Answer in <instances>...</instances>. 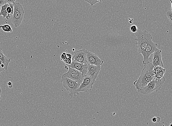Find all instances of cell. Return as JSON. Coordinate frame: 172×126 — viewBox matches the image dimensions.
Listing matches in <instances>:
<instances>
[{
  "mask_svg": "<svg viewBox=\"0 0 172 126\" xmlns=\"http://www.w3.org/2000/svg\"><path fill=\"white\" fill-rule=\"evenodd\" d=\"M166 16L170 22L172 23V12L171 11H168L167 12Z\"/></svg>",
  "mask_w": 172,
  "mask_h": 126,
  "instance_id": "d6986e66",
  "label": "cell"
},
{
  "mask_svg": "<svg viewBox=\"0 0 172 126\" xmlns=\"http://www.w3.org/2000/svg\"><path fill=\"white\" fill-rule=\"evenodd\" d=\"M60 81L62 83L63 87L69 93V96L71 98L73 97H76L79 94V92L78 91L81 85L79 83L66 78L63 75Z\"/></svg>",
  "mask_w": 172,
  "mask_h": 126,
  "instance_id": "3957f363",
  "label": "cell"
},
{
  "mask_svg": "<svg viewBox=\"0 0 172 126\" xmlns=\"http://www.w3.org/2000/svg\"><path fill=\"white\" fill-rule=\"evenodd\" d=\"M170 2L171 4V11L172 12V0H170Z\"/></svg>",
  "mask_w": 172,
  "mask_h": 126,
  "instance_id": "83f0119b",
  "label": "cell"
},
{
  "mask_svg": "<svg viewBox=\"0 0 172 126\" xmlns=\"http://www.w3.org/2000/svg\"><path fill=\"white\" fill-rule=\"evenodd\" d=\"M25 14L24 10L22 5L19 3H14V11L12 19V23L15 28L21 24Z\"/></svg>",
  "mask_w": 172,
  "mask_h": 126,
  "instance_id": "5b68a950",
  "label": "cell"
},
{
  "mask_svg": "<svg viewBox=\"0 0 172 126\" xmlns=\"http://www.w3.org/2000/svg\"><path fill=\"white\" fill-rule=\"evenodd\" d=\"M154 67L151 62L144 65L139 78L133 82L137 91L144 87L155 78L153 71Z\"/></svg>",
  "mask_w": 172,
  "mask_h": 126,
  "instance_id": "6da1fadb",
  "label": "cell"
},
{
  "mask_svg": "<svg viewBox=\"0 0 172 126\" xmlns=\"http://www.w3.org/2000/svg\"><path fill=\"white\" fill-rule=\"evenodd\" d=\"M85 1L86 2L89 3L91 6H93L94 5L96 4V3L99 2L97 0H85Z\"/></svg>",
  "mask_w": 172,
  "mask_h": 126,
  "instance_id": "ffe728a7",
  "label": "cell"
},
{
  "mask_svg": "<svg viewBox=\"0 0 172 126\" xmlns=\"http://www.w3.org/2000/svg\"><path fill=\"white\" fill-rule=\"evenodd\" d=\"M97 1H98L99 2H101V0H97Z\"/></svg>",
  "mask_w": 172,
  "mask_h": 126,
  "instance_id": "f1b7e54d",
  "label": "cell"
},
{
  "mask_svg": "<svg viewBox=\"0 0 172 126\" xmlns=\"http://www.w3.org/2000/svg\"><path fill=\"white\" fill-rule=\"evenodd\" d=\"M157 44L152 41L148 44L142 54L143 57V64L145 65L150 62V56L157 50Z\"/></svg>",
  "mask_w": 172,
  "mask_h": 126,
  "instance_id": "52a82bcc",
  "label": "cell"
},
{
  "mask_svg": "<svg viewBox=\"0 0 172 126\" xmlns=\"http://www.w3.org/2000/svg\"><path fill=\"white\" fill-rule=\"evenodd\" d=\"M161 53H162L161 50L157 48L155 52L152 54L153 59H152V61L150 62H152L154 67L160 66V67L163 68L164 65L162 62Z\"/></svg>",
  "mask_w": 172,
  "mask_h": 126,
  "instance_id": "7c38bea8",
  "label": "cell"
},
{
  "mask_svg": "<svg viewBox=\"0 0 172 126\" xmlns=\"http://www.w3.org/2000/svg\"><path fill=\"white\" fill-rule=\"evenodd\" d=\"M0 59L4 65L6 71L8 70L9 64L11 61V59L6 56L3 54L2 48H0Z\"/></svg>",
  "mask_w": 172,
  "mask_h": 126,
  "instance_id": "9a60e30c",
  "label": "cell"
},
{
  "mask_svg": "<svg viewBox=\"0 0 172 126\" xmlns=\"http://www.w3.org/2000/svg\"><path fill=\"white\" fill-rule=\"evenodd\" d=\"M5 3H6V2H5V0H0V5L1 6H3Z\"/></svg>",
  "mask_w": 172,
  "mask_h": 126,
  "instance_id": "d4e9b609",
  "label": "cell"
},
{
  "mask_svg": "<svg viewBox=\"0 0 172 126\" xmlns=\"http://www.w3.org/2000/svg\"><path fill=\"white\" fill-rule=\"evenodd\" d=\"M87 59L88 64L98 67H101L104 62V61L100 59L96 54L88 51L87 53Z\"/></svg>",
  "mask_w": 172,
  "mask_h": 126,
  "instance_id": "30bf717a",
  "label": "cell"
},
{
  "mask_svg": "<svg viewBox=\"0 0 172 126\" xmlns=\"http://www.w3.org/2000/svg\"><path fill=\"white\" fill-rule=\"evenodd\" d=\"M1 6H1V5H0V12H1Z\"/></svg>",
  "mask_w": 172,
  "mask_h": 126,
  "instance_id": "f546056e",
  "label": "cell"
},
{
  "mask_svg": "<svg viewBox=\"0 0 172 126\" xmlns=\"http://www.w3.org/2000/svg\"><path fill=\"white\" fill-rule=\"evenodd\" d=\"M0 28L3 31L5 32L12 33V27L10 25L8 24L0 25Z\"/></svg>",
  "mask_w": 172,
  "mask_h": 126,
  "instance_id": "ac0fdd59",
  "label": "cell"
},
{
  "mask_svg": "<svg viewBox=\"0 0 172 126\" xmlns=\"http://www.w3.org/2000/svg\"><path fill=\"white\" fill-rule=\"evenodd\" d=\"M130 29L132 33H135L137 31L138 28L136 25H134L130 27Z\"/></svg>",
  "mask_w": 172,
  "mask_h": 126,
  "instance_id": "7402d4cb",
  "label": "cell"
},
{
  "mask_svg": "<svg viewBox=\"0 0 172 126\" xmlns=\"http://www.w3.org/2000/svg\"><path fill=\"white\" fill-rule=\"evenodd\" d=\"M165 81V78L164 77L160 80H158L155 77L146 86L137 91L142 94H147L153 91H158L162 87Z\"/></svg>",
  "mask_w": 172,
  "mask_h": 126,
  "instance_id": "277c9868",
  "label": "cell"
},
{
  "mask_svg": "<svg viewBox=\"0 0 172 126\" xmlns=\"http://www.w3.org/2000/svg\"><path fill=\"white\" fill-rule=\"evenodd\" d=\"M9 6L7 8V12L8 15L6 19H9L11 16L13 15L14 11V4L13 3H9Z\"/></svg>",
  "mask_w": 172,
  "mask_h": 126,
  "instance_id": "e0dca14e",
  "label": "cell"
},
{
  "mask_svg": "<svg viewBox=\"0 0 172 126\" xmlns=\"http://www.w3.org/2000/svg\"><path fill=\"white\" fill-rule=\"evenodd\" d=\"M157 117H153V118H152V121L153 122H157Z\"/></svg>",
  "mask_w": 172,
  "mask_h": 126,
  "instance_id": "484cf974",
  "label": "cell"
},
{
  "mask_svg": "<svg viewBox=\"0 0 172 126\" xmlns=\"http://www.w3.org/2000/svg\"><path fill=\"white\" fill-rule=\"evenodd\" d=\"M170 126H172V123L170 124Z\"/></svg>",
  "mask_w": 172,
  "mask_h": 126,
  "instance_id": "4dcf8cb0",
  "label": "cell"
},
{
  "mask_svg": "<svg viewBox=\"0 0 172 126\" xmlns=\"http://www.w3.org/2000/svg\"><path fill=\"white\" fill-rule=\"evenodd\" d=\"M65 65L68 68H71L78 70L84 76H85L88 71V64H82L72 61V63L70 65Z\"/></svg>",
  "mask_w": 172,
  "mask_h": 126,
  "instance_id": "8fae6325",
  "label": "cell"
},
{
  "mask_svg": "<svg viewBox=\"0 0 172 126\" xmlns=\"http://www.w3.org/2000/svg\"><path fill=\"white\" fill-rule=\"evenodd\" d=\"M6 71L4 65L3 64L2 61L0 59V73L2 71Z\"/></svg>",
  "mask_w": 172,
  "mask_h": 126,
  "instance_id": "44dd1931",
  "label": "cell"
},
{
  "mask_svg": "<svg viewBox=\"0 0 172 126\" xmlns=\"http://www.w3.org/2000/svg\"><path fill=\"white\" fill-rule=\"evenodd\" d=\"M6 3H15L16 0H5Z\"/></svg>",
  "mask_w": 172,
  "mask_h": 126,
  "instance_id": "603a6c76",
  "label": "cell"
},
{
  "mask_svg": "<svg viewBox=\"0 0 172 126\" xmlns=\"http://www.w3.org/2000/svg\"><path fill=\"white\" fill-rule=\"evenodd\" d=\"M166 70V69H164L163 68L160 67V66L154 67L153 71L155 78L158 80H160L163 78Z\"/></svg>",
  "mask_w": 172,
  "mask_h": 126,
  "instance_id": "5bb4252c",
  "label": "cell"
},
{
  "mask_svg": "<svg viewBox=\"0 0 172 126\" xmlns=\"http://www.w3.org/2000/svg\"><path fill=\"white\" fill-rule=\"evenodd\" d=\"M8 3H6L4 5L2 6L1 12H0V16H2L3 18L7 19L8 14L7 12V8L9 6Z\"/></svg>",
  "mask_w": 172,
  "mask_h": 126,
  "instance_id": "2e32d148",
  "label": "cell"
},
{
  "mask_svg": "<svg viewBox=\"0 0 172 126\" xmlns=\"http://www.w3.org/2000/svg\"><path fill=\"white\" fill-rule=\"evenodd\" d=\"M95 81L94 78L88 75H85L84 76L83 81L81 84L78 89L79 92H87L89 90H92Z\"/></svg>",
  "mask_w": 172,
  "mask_h": 126,
  "instance_id": "ba28073f",
  "label": "cell"
},
{
  "mask_svg": "<svg viewBox=\"0 0 172 126\" xmlns=\"http://www.w3.org/2000/svg\"><path fill=\"white\" fill-rule=\"evenodd\" d=\"M100 70L101 67L88 64V71L86 75L92 77L96 80Z\"/></svg>",
  "mask_w": 172,
  "mask_h": 126,
  "instance_id": "4fadbf2b",
  "label": "cell"
},
{
  "mask_svg": "<svg viewBox=\"0 0 172 126\" xmlns=\"http://www.w3.org/2000/svg\"><path fill=\"white\" fill-rule=\"evenodd\" d=\"M1 93H2V90L1 86H0V100H1Z\"/></svg>",
  "mask_w": 172,
  "mask_h": 126,
  "instance_id": "4316f807",
  "label": "cell"
},
{
  "mask_svg": "<svg viewBox=\"0 0 172 126\" xmlns=\"http://www.w3.org/2000/svg\"><path fill=\"white\" fill-rule=\"evenodd\" d=\"M88 50L83 49L77 50L74 52V55L72 57V60L82 64H87V53Z\"/></svg>",
  "mask_w": 172,
  "mask_h": 126,
  "instance_id": "9c48e42d",
  "label": "cell"
},
{
  "mask_svg": "<svg viewBox=\"0 0 172 126\" xmlns=\"http://www.w3.org/2000/svg\"><path fill=\"white\" fill-rule=\"evenodd\" d=\"M8 87L9 88H10V89L11 88H12V86H13V85H12V83L10 81H9L8 83Z\"/></svg>",
  "mask_w": 172,
  "mask_h": 126,
  "instance_id": "cb8c5ba5",
  "label": "cell"
},
{
  "mask_svg": "<svg viewBox=\"0 0 172 126\" xmlns=\"http://www.w3.org/2000/svg\"><path fill=\"white\" fill-rule=\"evenodd\" d=\"M67 72L64 74L62 75L66 78L74 81L81 84L83 81L84 76L80 71L71 68H69Z\"/></svg>",
  "mask_w": 172,
  "mask_h": 126,
  "instance_id": "8992f818",
  "label": "cell"
},
{
  "mask_svg": "<svg viewBox=\"0 0 172 126\" xmlns=\"http://www.w3.org/2000/svg\"><path fill=\"white\" fill-rule=\"evenodd\" d=\"M135 35L137 37L135 40L137 41L136 45L138 51L139 53L142 54L146 47L152 41L153 38L146 30H142L139 28H138Z\"/></svg>",
  "mask_w": 172,
  "mask_h": 126,
  "instance_id": "7a4b0ae2",
  "label": "cell"
}]
</instances>
